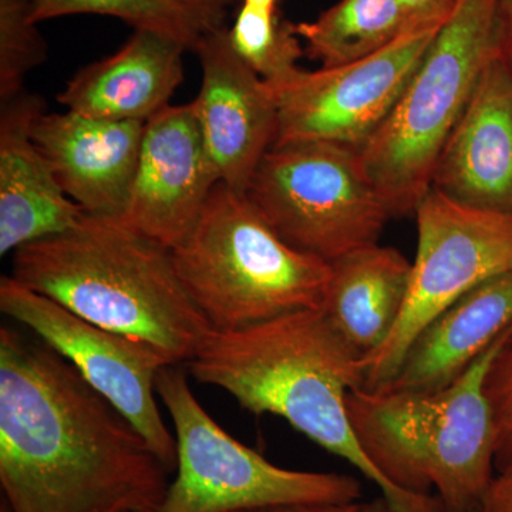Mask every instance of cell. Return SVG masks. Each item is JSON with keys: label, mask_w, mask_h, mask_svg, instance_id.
Wrapping results in <instances>:
<instances>
[{"label": "cell", "mask_w": 512, "mask_h": 512, "mask_svg": "<svg viewBox=\"0 0 512 512\" xmlns=\"http://www.w3.org/2000/svg\"><path fill=\"white\" fill-rule=\"evenodd\" d=\"M247 197L279 237L329 264L379 244L393 218L359 150L329 141L274 144L256 168Z\"/></svg>", "instance_id": "ba28073f"}, {"label": "cell", "mask_w": 512, "mask_h": 512, "mask_svg": "<svg viewBox=\"0 0 512 512\" xmlns=\"http://www.w3.org/2000/svg\"><path fill=\"white\" fill-rule=\"evenodd\" d=\"M481 512H512V470L498 473L488 487L480 507Z\"/></svg>", "instance_id": "484cf974"}, {"label": "cell", "mask_w": 512, "mask_h": 512, "mask_svg": "<svg viewBox=\"0 0 512 512\" xmlns=\"http://www.w3.org/2000/svg\"><path fill=\"white\" fill-rule=\"evenodd\" d=\"M173 256L188 295L222 332L322 308L332 274L329 262L289 245L247 194L224 183Z\"/></svg>", "instance_id": "5b68a950"}, {"label": "cell", "mask_w": 512, "mask_h": 512, "mask_svg": "<svg viewBox=\"0 0 512 512\" xmlns=\"http://www.w3.org/2000/svg\"><path fill=\"white\" fill-rule=\"evenodd\" d=\"M144 121L45 113L32 137L70 200L94 217L120 218L133 187Z\"/></svg>", "instance_id": "9a60e30c"}, {"label": "cell", "mask_w": 512, "mask_h": 512, "mask_svg": "<svg viewBox=\"0 0 512 512\" xmlns=\"http://www.w3.org/2000/svg\"><path fill=\"white\" fill-rule=\"evenodd\" d=\"M156 392L173 420L177 443L175 477L160 512H249L362 498L356 478L275 466L229 436L192 393L185 366H164Z\"/></svg>", "instance_id": "52a82bcc"}, {"label": "cell", "mask_w": 512, "mask_h": 512, "mask_svg": "<svg viewBox=\"0 0 512 512\" xmlns=\"http://www.w3.org/2000/svg\"><path fill=\"white\" fill-rule=\"evenodd\" d=\"M511 325L440 392L350 390L346 404L357 443L394 490H436L446 512L480 510L495 468L484 377Z\"/></svg>", "instance_id": "277c9868"}, {"label": "cell", "mask_w": 512, "mask_h": 512, "mask_svg": "<svg viewBox=\"0 0 512 512\" xmlns=\"http://www.w3.org/2000/svg\"><path fill=\"white\" fill-rule=\"evenodd\" d=\"M12 278L67 311L185 365L212 329L184 288L173 249L119 218L76 227L13 252Z\"/></svg>", "instance_id": "3957f363"}, {"label": "cell", "mask_w": 512, "mask_h": 512, "mask_svg": "<svg viewBox=\"0 0 512 512\" xmlns=\"http://www.w3.org/2000/svg\"><path fill=\"white\" fill-rule=\"evenodd\" d=\"M309 59L323 69L375 55L409 32L399 0H339L312 22L293 23Z\"/></svg>", "instance_id": "ffe728a7"}, {"label": "cell", "mask_w": 512, "mask_h": 512, "mask_svg": "<svg viewBox=\"0 0 512 512\" xmlns=\"http://www.w3.org/2000/svg\"><path fill=\"white\" fill-rule=\"evenodd\" d=\"M197 382L231 394L242 409L275 414L329 453L362 471L394 512H446L436 495L394 490L357 443L350 390L363 387V360L322 309H306L238 330H214L185 363Z\"/></svg>", "instance_id": "7a4b0ae2"}, {"label": "cell", "mask_w": 512, "mask_h": 512, "mask_svg": "<svg viewBox=\"0 0 512 512\" xmlns=\"http://www.w3.org/2000/svg\"><path fill=\"white\" fill-rule=\"evenodd\" d=\"M440 28L404 33L375 55L269 87L278 109L275 144L329 141L360 150L392 113Z\"/></svg>", "instance_id": "8fae6325"}, {"label": "cell", "mask_w": 512, "mask_h": 512, "mask_svg": "<svg viewBox=\"0 0 512 512\" xmlns=\"http://www.w3.org/2000/svg\"><path fill=\"white\" fill-rule=\"evenodd\" d=\"M220 183L194 103L168 104L146 121L133 187L119 220L173 249L190 235Z\"/></svg>", "instance_id": "7c38bea8"}, {"label": "cell", "mask_w": 512, "mask_h": 512, "mask_svg": "<svg viewBox=\"0 0 512 512\" xmlns=\"http://www.w3.org/2000/svg\"><path fill=\"white\" fill-rule=\"evenodd\" d=\"M409 32L441 28L453 13L457 0H399Z\"/></svg>", "instance_id": "d4e9b609"}, {"label": "cell", "mask_w": 512, "mask_h": 512, "mask_svg": "<svg viewBox=\"0 0 512 512\" xmlns=\"http://www.w3.org/2000/svg\"><path fill=\"white\" fill-rule=\"evenodd\" d=\"M500 52L498 0H457L360 160L393 218L416 212L487 64Z\"/></svg>", "instance_id": "8992f818"}, {"label": "cell", "mask_w": 512, "mask_h": 512, "mask_svg": "<svg viewBox=\"0 0 512 512\" xmlns=\"http://www.w3.org/2000/svg\"><path fill=\"white\" fill-rule=\"evenodd\" d=\"M0 311L64 357L127 417L171 474L175 473L177 443L156 400L158 372L171 365L160 350L87 322L10 275L0 279Z\"/></svg>", "instance_id": "30bf717a"}, {"label": "cell", "mask_w": 512, "mask_h": 512, "mask_svg": "<svg viewBox=\"0 0 512 512\" xmlns=\"http://www.w3.org/2000/svg\"><path fill=\"white\" fill-rule=\"evenodd\" d=\"M232 0H35L36 23L70 15H103L174 40L195 52L202 40L225 28Z\"/></svg>", "instance_id": "44dd1931"}, {"label": "cell", "mask_w": 512, "mask_h": 512, "mask_svg": "<svg viewBox=\"0 0 512 512\" xmlns=\"http://www.w3.org/2000/svg\"><path fill=\"white\" fill-rule=\"evenodd\" d=\"M242 3H244V5L255 6V8L272 10V12H279V5H281V0H242Z\"/></svg>", "instance_id": "f546056e"}, {"label": "cell", "mask_w": 512, "mask_h": 512, "mask_svg": "<svg viewBox=\"0 0 512 512\" xmlns=\"http://www.w3.org/2000/svg\"><path fill=\"white\" fill-rule=\"evenodd\" d=\"M332 274L322 312L360 359L373 355L392 335L409 292L412 262L379 244L330 262Z\"/></svg>", "instance_id": "d6986e66"}, {"label": "cell", "mask_w": 512, "mask_h": 512, "mask_svg": "<svg viewBox=\"0 0 512 512\" xmlns=\"http://www.w3.org/2000/svg\"><path fill=\"white\" fill-rule=\"evenodd\" d=\"M202 83L195 106L221 183L247 194L256 168L278 133V109L268 84L248 66L222 28L197 47Z\"/></svg>", "instance_id": "4fadbf2b"}, {"label": "cell", "mask_w": 512, "mask_h": 512, "mask_svg": "<svg viewBox=\"0 0 512 512\" xmlns=\"http://www.w3.org/2000/svg\"><path fill=\"white\" fill-rule=\"evenodd\" d=\"M228 35L238 56L269 87L291 82L303 70L302 40L279 12L242 3Z\"/></svg>", "instance_id": "7402d4cb"}, {"label": "cell", "mask_w": 512, "mask_h": 512, "mask_svg": "<svg viewBox=\"0 0 512 512\" xmlns=\"http://www.w3.org/2000/svg\"><path fill=\"white\" fill-rule=\"evenodd\" d=\"M484 393L493 417L495 468L512 470V325L484 377Z\"/></svg>", "instance_id": "cb8c5ba5"}, {"label": "cell", "mask_w": 512, "mask_h": 512, "mask_svg": "<svg viewBox=\"0 0 512 512\" xmlns=\"http://www.w3.org/2000/svg\"><path fill=\"white\" fill-rule=\"evenodd\" d=\"M359 512H394V510L389 501L382 497L369 501V503H360Z\"/></svg>", "instance_id": "f1b7e54d"}, {"label": "cell", "mask_w": 512, "mask_h": 512, "mask_svg": "<svg viewBox=\"0 0 512 512\" xmlns=\"http://www.w3.org/2000/svg\"><path fill=\"white\" fill-rule=\"evenodd\" d=\"M35 0H0V103L22 93L26 76L47 57L37 30Z\"/></svg>", "instance_id": "603a6c76"}, {"label": "cell", "mask_w": 512, "mask_h": 512, "mask_svg": "<svg viewBox=\"0 0 512 512\" xmlns=\"http://www.w3.org/2000/svg\"><path fill=\"white\" fill-rule=\"evenodd\" d=\"M500 52L512 76V0H498Z\"/></svg>", "instance_id": "4316f807"}, {"label": "cell", "mask_w": 512, "mask_h": 512, "mask_svg": "<svg viewBox=\"0 0 512 512\" xmlns=\"http://www.w3.org/2000/svg\"><path fill=\"white\" fill-rule=\"evenodd\" d=\"M431 190L512 217V76L501 52L485 67L441 151Z\"/></svg>", "instance_id": "5bb4252c"}, {"label": "cell", "mask_w": 512, "mask_h": 512, "mask_svg": "<svg viewBox=\"0 0 512 512\" xmlns=\"http://www.w3.org/2000/svg\"><path fill=\"white\" fill-rule=\"evenodd\" d=\"M359 503L346 504H288L261 508L249 512H359Z\"/></svg>", "instance_id": "83f0119b"}, {"label": "cell", "mask_w": 512, "mask_h": 512, "mask_svg": "<svg viewBox=\"0 0 512 512\" xmlns=\"http://www.w3.org/2000/svg\"><path fill=\"white\" fill-rule=\"evenodd\" d=\"M417 252L402 315L389 339L363 360V389L392 382L414 338L461 296L512 272V217L477 210L430 190L416 212Z\"/></svg>", "instance_id": "9c48e42d"}, {"label": "cell", "mask_w": 512, "mask_h": 512, "mask_svg": "<svg viewBox=\"0 0 512 512\" xmlns=\"http://www.w3.org/2000/svg\"><path fill=\"white\" fill-rule=\"evenodd\" d=\"M184 52L174 40L134 30L119 52L74 74L57 100L83 116L146 123L183 82Z\"/></svg>", "instance_id": "ac0fdd59"}, {"label": "cell", "mask_w": 512, "mask_h": 512, "mask_svg": "<svg viewBox=\"0 0 512 512\" xmlns=\"http://www.w3.org/2000/svg\"><path fill=\"white\" fill-rule=\"evenodd\" d=\"M511 323L512 272H507L471 289L431 320L407 349L392 382L379 390L447 389Z\"/></svg>", "instance_id": "e0dca14e"}, {"label": "cell", "mask_w": 512, "mask_h": 512, "mask_svg": "<svg viewBox=\"0 0 512 512\" xmlns=\"http://www.w3.org/2000/svg\"><path fill=\"white\" fill-rule=\"evenodd\" d=\"M147 440L45 342L0 328V487L12 512H160Z\"/></svg>", "instance_id": "6da1fadb"}, {"label": "cell", "mask_w": 512, "mask_h": 512, "mask_svg": "<svg viewBox=\"0 0 512 512\" xmlns=\"http://www.w3.org/2000/svg\"><path fill=\"white\" fill-rule=\"evenodd\" d=\"M0 512H12L10 511V508L8 507V504L5 503V501H0Z\"/></svg>", "instance_id": "4dcf8cb0"}, {"label": "cell", "mask_w": 512, "mask_h": 512, "mask_svg": "<svg viewBox=\"0 0 512 512\" xmlns=\"http://www.w3.org/2000/svg\"><path fill=\"white\" fill-rule=\"evenodd\" d=\"M45 100L23 90L0 103V255L76 227L86 212L67 197L32 137Z\"/></svg>", "instance_id": "2e32d148"}, {"label": "cell", "mask_w": 512, "mask_h": 512, "mask_svg": "<svg viewBox=\"0 0 512 512\" xmlns=\"http://www.w3.org/2000/svg\"><path fill=\"white\" fill-rule=\"evenodd\" d=\"M467 512H481L480 510L467 511Z\"/></svg>", "instance_id": "1f68e13d"}]
</instances>
